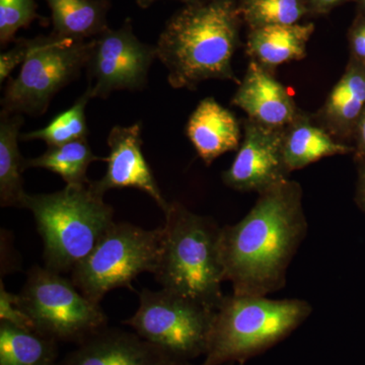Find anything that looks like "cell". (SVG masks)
I'll return each instance as SVG.
<instances>
[{
  "mask_svg": "<svg viewBox=\"0 0 365 365\" xmlns=\"http://www.w3.org/2000/svg\"><path fill=\"white\" fill-rule=\"evenodd\" d=\"M302 188L288 179L259 194L248 215L222 227L220 259L232 294L262 295L282 289L288 267L306 239Z\"/></svg>",
  "mask_w": 365,
  "mask_h": 365,
  "instance_id": "1",
  "label": "cell"
},
{
  "mask_svg": "<svg viewBox=\"0 0 365 365\" xmlns=\"http://www.w3.org/2000/svg\"><path fill=\"white\" fill-rule=\"evenodd\" d=\"M242 24L240 0H203L177 11L155 45L170 86L194 91L211 79L239 86L232 59L242 45Z\"/></svg>",
  "mask_w": 365,
  "mask_h": 365,
  "instance_id": "2",
  "label": "cell"
},
{
  "mask_svg": "<svg viewBox=\"0 0 365 365\" xmlns=\"http://www.w3.org/2000/svg\"><path fill=\"white\" fill-rule=\"evenodd\" d=\"M165 215L155 279L163 289L216 311L225 297L220 252L222 227L178 201L170 203Z\"/></svg>",
  "mask_w": 365,
  "mask_h": 365,
  "instance_id": "3",
  "label": "cell"
},
{
  "mask_svg": "<svg viewBox=\"0 0 365 365\" xmlns=\"http://www.w3.org/2000/svg\"><path fill=\"white\" fill-rule=\"evenodd\" d=\"M23 208L35 218L44 242L45 267L72 272L114 225V210L90 187L66 186L49 194H26Z\"/></svg>",
  "mask_w": 365,
  "mask_h": 365,
  "instance_id": "4",
  "label": "cell"
},
{
  "mask_svg": "<svg viewBox=\"0 0 365 365\" xmlns=\"http://www.w3.org/2000/svg\"><path fill=\"white\" fill-rule=\"evenodd\" d=\"M313 313L304 299L225 295L215 311L207 353L201 365L245 364L299 328Z\"/></svg>",
  "mask_w": 365,
  "mask_h": 365,
  "instance_id": "5",
  "label": "cell"
},
{
  "mask_svg": "<svg viewBox=\"0 0 365 365\" xmlns=\"http://www.w3.org/2000/svg\"><path fill=\"white\" fill-rule=\"evenodd\" d=\"M19 295V304L35 331L57 342L81 344L108 327L100 304L86 299L71 279L34 266Z\"/></svg>",
  "mask_w": 365,
  "mask_h": 365,
  "instance_id": "6",
  "label": "cell"
},
{
  "mask_svg": "<svg viewBox=\"0 0 365 365\" xmlns=\"http://www.w3.org/2000/svg\"><path fill=\"white\" fill-rule=\"evenodd\" d=\"M93 39L73 41L55 36L31 39V49L1 98L2 112L41 116L62 88L81 76L90 58Z\"/></svg>",
  "mask_w": 365,
  "mask_h": 365,
  "instance_id": "7",
  "label": "cell"
},
{
  "mask_svg": "<svg viewBox=\"0 0 365 365\" xmlns=\"http://www.w3.org/2000/svg\"><path fill=\"white\" fill-rule=\"evenodd\" d=\"M162 227L144 230L114 222L96 248L72 270L71 280L86 299L100 304L116 288L133 290L139 274L155 273L160 257Z\"/></svg>",
  "mask_w": 365,
  "mask_h": 365,
  "instance_id": "8",
  "label": "cell"
},
{
  "mask_svg": "<svg viewBox=\"0 0 365 365\" xmlns=\"http://www.w3.org/2000/svg\"><path fill=\"white\" fill-rule=\"evenodd\" d=\"M215 311L167 289L139 294V307L125 325L181 362L205 356Z\"/></svg>",
  "mask_w": 365,
  "mask_h": 365,
  "instance_id": "9",
  "label": "cell"
},
{
  "mask_svg": "<svg viewBox=\"0 0 365 365\" xmlns=\"http://www.w3.org/2000/svg\"><path fill=\"white\" fill-rule=\"evenodd\" d=\"M155 58L157 48L136 37L130 20L118 30L108 29L93 39L86 91L91 98H106L116 91H143Z\"/></svg>",
  "mask_w": 365,
  "mask_h": 365,
  "instance_id": "10",
  "label": "cell"
},
{
  "mask_svg": "<svg viewBox=\"0 0 365 365\" xmlns=\"http://www.w3.org/2000/svg\"><path fill=\"white\" fill-rule=\"evenodd\" d=\"M234 162L222 173L228 188L262 194L290 179L283 153L284 128L264 126L246 118Z\"/></svg>",
  "mask_w": 365,
  "mask_h": 365,
  "instance_id": "11",
  "label": "cell"
},
{
  "mask_svg": "<svg viewBox=\"0 0 365 365\" xmlns=\"http://www.w3.org/2000/svg\"><path fill=\"white\" fill-rule=\"evenodd\" d=\"M141 133V122L130 126L113 127L107 140L109 146V155L106 158L107 170L102 179L91 181L90 187L101 196L113 189L140 190L165 212L170 202L163 198L153 170L144 158Z\"/></svg>",
  "mask_w": 365,
  "mask_h": 365,
  "instance_id": "12",
  "label": "cell"
},
{
  "mask_svg": "<svg viewBox=\"0 0 365 365\" xmlns=\"http://www.w3.org/2000/svg\"><path fill=\"white\" fill-rule=\"evenodd\" d=\"M135 332L103 329L81 343L57 365H182Z\"/></svg>",
  "mask_w": 365,
  "mask_h": 365,
  "instance_id": "13",
  "label": "cell"
},
{
  "mask_svg": "<svg viewBox=\"0 0 365 365\" xmlns=\"http://www.w3.org/2000/svg\"><path fill=\"white\" fill-rule=\"evenodd\" d=\"M232 105L246 113L249 119L272 128H285L302 112L273 72L253 60H250Z\"/></svg>",
  "mask_w": 365,
  "mask_h": 365,
  "instance_id": "14",
  "label": "cell"
},
{
  "mask_svg": "<svg viewBox=\"0 0 365 365\" xmlns=\"http://www.w3.org/2000/svg\"><path fill=\"white\" fill-rule=\"evenodd\" d=\"M364 113L365 67L349 60L344 73L313 117L336 140L352 146Z\"/></svg>",
  "mask_w": 365,
  "mask_h": 365,
  "instance_id": "15",
  "label": "cell"
},
{
  "mask_svg": "<svg viewBox=\"0 0 365 365\" xmlns=\"http://www.w3.org/2000/svg\"><path fill=\"white\" fill-rule=\"evenodd\" d=\"M242 122L215 98H205L190 115L186 135L206 165L230 151L239 150Z\"/></svg>",
  "mask_w": 365,
  "mask_h": 365,
  "instance_id": "16",
  "label": "cell"
},
{
  "mask_svg": "<svg viewBox=\"0 0 365 365\" xmlns=\"http://www.w3.org/2000/svg\"><path fill=\"white\" fill-rule=\"evenodd\" d=\"M314 29L313 23L249 29L245 52L250 60L274 73L278 66L306 58Z\"/></svg>",
  "mask_w": 365,
  "mask_h": 365,
  "instance_id": "17",
  "label": "cell"
},
{
  "mask_svg": "<svg viewBox=\"0 0 365 365\" xmlns=\"http://www.w3.org/2000/svg\"><path fill=\"white\" fill-rule=\"evenodd\" d=\"M353 146L340 143L314 120L313 114L302 112L284 128L283 153L290 173L304 169L322 158L353 153Z\"/></svg>",
  "mask_w": 365,
  "mask_h": 365,
  "instance_id": "18",
  "label": "cell"
},
{
  "mask_svg": "<svg viewBox=\"0 0 365 365\" xmlns=\"http://www.w3.org/2000/svg\"><path fill=\"white\" fill-rule=\"evenodd\" d=\"M51 11V35L88 41L108 30L110 0H45Z\"/></svg>",
  "mask_w": 365,
  "mask_h": 365,
  "instance_id": "19",
  "label": "cell"
},
{
  "mask_svg": "<svg viewBox=\"0 0 365 365\" xmlns=\"http://www.w3.org/2000/svg\"><path fill=\"white\" fill-rule=\"evenodd\" d=\"M24 124L21 114H0V204L2 207L23 208L26 196L23 174L26 158L19 148L21 128Z\"/></svg>",
  "mask_w": 365,
  "mask_h": 365,
  "instance_id": "20",
  "label": "cell"
},
{
  "mask_svg": "<svg viewBox=\"0 0 365 365\" xmlns=\"http://www.w3.org/2000/svg\"><path fill=\"white\" fill-rule=\"evenodd\" d=\"M58 342L0 322V365H57Z\"/></svg>",
  "mask_w": 365,
  "mask_h": 365,
  "instance_id": "21",
  "label": "cell"
},
{
  "mask_svg": "<svg viewBox=\"0 0 365 365\" xmlns=\"http://www.w3.org/2000/svg\"><path fill=\"white\" fill-rule=\"evenodd\" d=\"M104 160L91 150L88 138L72 141L62 145L48 146L40 157L25 160V170L45 169L55 173L64 180L66 186H83L90 182L86 177L91 163Z\"/></svg>",
  "mask_w": 365,
  "mask_h": 365,
  "instance_id": "22",
  "label": "cell"
},
{
  "mask_svg": "<svg viewBox=\"0 0 365 365\" xmlns=\"http://www.w3.org/2000/svg\"><path fill=\"white\" fill-rule=\"evenodd\" d=\"M90 100V93L86 91L69 109L59 113L43 128L21 134L20 140H42L48 146H57L86 138V109Z\"/></svg>",
  "mask_w": 365,
  "mask_h": 365,
  "instance_id": "23",
  "label": "cell"
},
{
  "mask_svg": "<svg viewBox=\"0 0 365 365\" xmlns=\"http://www.w3.org/2000/svg\"><path fill=\"white\" fill-rule=\"evenodd\" d=\"M249 29L297 25L309 14V0H240Z\"/></svg>",
  "mask_w": 365,
  "mask_h": 365,
  "instance_id": "24",
  "label": "cell"
},
{
  "mask_svg": "<svg viewBox=\"0 0 365 365\" xmlns=\"http://www.w3.org/2000/svg\"><path fill=\"white\" fill-rule=\"evenodd\" d=\"M35 0H0V44L1 47L14 41L21 28L38 18Z\"/></svg>",
  "mask_w": 365,
  "mask_h": 365,
  "instance_id": "25",
  "label": "cell"
},
{
  "mask_svg": "<svg viewBox=\"0 0 365 365\" xmlns=\"http://www.w3.org/2000/svg\"><path fill=\"white\" fill-rule=\"evenodd\" d=\"M0 322L36 332L32 319L19 304V295L7 292L2 279L0 282Z\"/></svg>",
  "mask_w": 365,
  "mask_h": 365,
  "instance_id": "26",
  "label": "cell"
},
{
  "mask_svg": "<svg viewBox=\"0 0 365 365\" xmlns=\"http://www.w3.org/2000/svg\"><path fill=\"white\" fill-rule=\"evenodd\" d=\"M31 49V39L14 41L13 48L0 54V83L11 76L16 66L23 64Z\"/></svg>",
  "mask_w": 365,
  "mask_h": 365,
  "instance_id": "27",
  "label": "cell"
},
{
  "mask_svg": "<svg viewBox=\"0 0 365 365\" xmlns=\"http://www.w3.org/2000/svg\"><path fill=\"white\" fill-rule=\"evenodd\" d=\"M349 60L365 67V16L360 14L348 33Z\"/></svg>",
  "mask_w": 365,
  "mask_h": 365,
  "instance_id": "28",
  "label": "cell"
},
{
  "mask_svg": "<svg viewBox=\"0 0 365 365\" xmlns=\"http://www.w3.org/2000/svg\"><path fill=\"white\" fill-rule=\"evenodd\" d=\"M353 160L356 165L365 163V113L360 120L353 138Z\"/></svg>",
  "mask_w": 365,
  "mask_h": 365,
  "instance_id": "29",
  "label": "cell"
},
{
  "mask_svg": "<svg viewBox=\"0 0 365 365\" xmlns=\"http://www.w3.org/2000/svg\"><path fill=\"white\" fill-rule=\"evenodd\" d=\"M348 1L350 0H309V14L325 16L331 13L335 7Z\"/></svg>",
  "mask_w": 365,
  "mask_h": 365,
  "instance_id": "30",
  "label": "cell"
},
{
  "mask_svg": "<svg viewBox=\"0 0 365 365\" xmlns=\"http://www.w3.org/2000/svg\"><path fill=\"white\" fill-rule=\"evenodd\" d=\"M356 165L357 170H359V179H357L355 201L361 210L365 212V163Z\"/></svg>",
  "mask_w": 365,
  "mask_h": 365,
  "instance_id": "31",
  "label": "cell"
},
{
  "mask_svg": "<svg viewBox=\"0 0 365 365\" xmlns=\"http://www.w3.org/2000/svg\"><path fill=\"white\" fill-rule=\"evenodd\" d=\"M155 1H158V0H137V4L141 9H148ZM179 1L184 2L185 6H186V4H196V2L203 1V0H179Z\"/></svg>",
  "mask_w": 365,
  "mask_h": 365,
  "instance_id": "32",
  "label": "cell"
},
{
  "mask_svg": "<svg viewBox=\"0 0 365 365\" xmlns=\"http://www.w3.org/2000/svg\"><path fill=\"white\" fill-rule=\"evenodd\" d=\"M360 2H361L362 14L365 16V0H360Z\"/></svg>",
  "mask_w": 365,
  "mask_h": 365,
  "instance_id": "33",
  "label": "cell"
},
{
  "mask_svg": "<svg viewBox=\"0 0 365 365\" xmlns=\"http://www.w3.org/2000/svg\"><path fill=\"white\" fill-rule=\"evenodd\" d=\"M182 365H195V364H192V362H186V364H184Z\"/></svg>",
  "mask_w": 365,
  "mask_h": 365,
  "instance_id": "34",
  "label": "cell"
},
{
  "mask_svg": "<svg viewBox=\"0 0 365 365\" xmlns=\"http://www.w3.org/2000/svg\"><path fill=\"white\" fill-rule=\"evenodd\" d=\"M240 365H244V364H240Z\"/></svg>",
  "mask_w": 365,
  "mask_h": 365,
  "instance_id": "35",
  "label": "cell"
}]
</instances>
